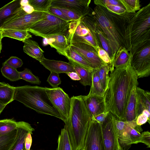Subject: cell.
<instances>
[{
	"instance_id": "52",
	"label": "cell",
	"mask_w": 150,
	"mask_h": 150,
	"mask_svg": "<svg viewBox=\"0 0 150 150\" xmlns=\"http://www.w3.org/2000/svg\"><path fill=\"white\" fill-rule=\"evenodd\" d=\"M72 80L74 81H79L80 80V77L76 72H70L66 74Z\"/></svg>"
},
{
	"instance_id": "15",
	"label": "cell",
	"mask_w": 150,
	"mask_h": 150,
	"mask_svg": "<svg viewBox=\"0 0 150 150\" xmlns=\"http://www.w3.org/2000/svg\"><path fill=\"white\" fill-rule=\"evenodd\" d=\"M91 0H52L51 6L67 9L73 11L81 17L90 11Z\"/></svg>"
},
{
	"instance_id": "11",
	"label": "cell",
	"mask_w": 150,
	"mask_h": 150,
	"mask_svg": "<svg viewBox=\"0 0 150 150\" xmlns=\"http://www.w3.org/2000/svg\"><path fill=\"white\" fill-rule=\"evenodd\" d=\"M92 10L91 9L88 14L82 17L81 21L96 37L102 47L108 53L111 60V64L115 58L112 50L107 37L92 14Z\"/></svg>"
},
{
	"instance_id": "53",
	"label": "cell",
	"mask_w": 150,
	"mask_h": 150,
	"mask_svg": "<svg viewBox=\"0 0 150 150\" xmlns=\"http://www.w3.org/2000/svg\"><path fill=\"white\" fill-rule=\"evenodd\" d=\"M150 112L149 111L145 109L142 112V113H144L147 117L149 120V121H150Z\"/></svg>"
},
{
	"instance_id": "5",
	"label": "cell",
	"mask_w": 150,
	"mask_h": 150,
	"mask_svg": "<svg viewBox=\"0 0 150 150\" xmlns=\"http://www.w3.org/2000/svg\"><path fill=\"white\" fill-rule=\"evenodd\" d=\"M126 34L130 50L134 45L150 40V3L134 13L129 23Z\"/></svg>"
},
{
	"instance_id": "20",
	"label": "cell",
	"mask_w": 150,
	"mask_h": 150,
	"mask_svg": "<svg viewBox=\"0 0 150 150\" xmlns=\"http://www.w3.org/2000/svg\"><path fill=\"white\" fill-rule=\"evenodd\" d=\"M114 119L117 130L119 144L125 150H128L132 144L127 132L126 122L119 120L114 116Z\"/></svg>"
},
{
	"instance_id": "34",
	"label": "cell",
	"mask_w": 150,
	"mask_h": 150,
	"mask_svg": "<svg viewBox=\"0 0 150 150\" xmlns=\"http://www.w3.org/2000/svg\"><path fill=\"white\" fill-rule=\"evenodd\" d=\"M16 129L6 134L0 135V150H9L14 143Z\"/></svg>"
},
{
	"instance_id": "14",
	"label": "cell",
	"mask_w": 150,
	"mask_h": 150,
	"mask_svg": "<svg viewBox=\"0 0 150 150\" xmlns=\"http://www.w3.org/2000/svg\"><path fill=\"white\" fill-rule=\"evenodd\" d=\"M69 46L90 64L93 69H98L103 63L99 57L96 50L91 45L77 42L71 43Z\"/></svg>"
},
{
	"instance_id": "48",
	"label": "cell",
	"mask_w": 150,
	"mask_h": 150,
	"mask_svg": "<svg viewBox=\"0 0 150 150\" xmlns=\"http://www.w3.org/2000/svg\"><path fill=\"white\" fill-rule=\"evenodd\" d=\"M141 143L145 144L147 148L150 147V133L148 131L142 132L141 133Z\"/></svg>"
},
{
	"instance_id": "46",
	"label": "cell",
	"mask_w": 150,
	"mask_h": 150,
	"mask_svg": "<svg viewBox=\"0 0 150 150\" xmlns=\"http://www.w3.org/2000/svg\"><path fill=\"white\" fill-rule=\"evenodd\" d=\"M48 11L60 18L67 22H71L59 9L52 6L49 8Z\"/></svg>"
},
{
	"instance_id": "8",
	"label": "cell",
	"mask_w": 150,
	"mask_h": 150,
	"mask_svg": "<svg viewBox=\"0 0 150 150\" xmlns=\"http://www.w3.org/2000/svg\"><path fill=\"white\" fill-rule=\"evenodd\" d=\"M46 12L35 11L28 14L21 8L15 16L4 22L0 27V29L27 31L31 26L45 17Z\"/></svg>"
},
{
	"instance_id": "37",
	"label": "cell",
	"mask_w": 150,
	"mask_h": 150,
	"mask_svg": "<svg viewBox=\"0 0 150 150\" xmlns=\"http://www.w3.org/2000/svg\"><path fill=\"white\" fill-rule=\"evenodd\" d=\"M52 0H29V4L35 11L46 12L51 6Z\"/></svg>"
},
{
	"instance_id": "51",
	"label": "cell",
	"mask_w": 150,
	"mask_h": 150,
	"mask_svg": "<svg viewBox=\"0 0 150 150\" xmlns=\"http://www.w3.org/2000/svg\"><path fill=\"white\" fill-rule=\"evenodd\" d=\"M109 112L108 111H105L94 117L92 118L91 119L96 121L101 124L104 120Z\"/></svg>"
},
{
	"instance_id": "27",
	"label": "cell",
	"mask_w": 150,
	"mask_h": 150,
	"mask_svg": "<svg viewBox=\"0 0 150 150\" xmlns=\"http://www.w3.org/2000/svg\"><path fill=\"white\" fill-rule=\"evenodd\" d=\"M136 120L126 122V126L132 144L141 143L142 129L141 126L137 125Z\"/></svg>"
},
{
	"instance_id": "18",
	"label": "cell",
	"mask_w": 150,
	"mask_h": 150,
	"mask_svg": "<svg viewBox=\"0 0 150 150\" xmlns=\"http://www.w3.org/2000/svg\"><path fill=\"white\" fill-rule=\"evenodd\" d=\"M17 133L14 143L9 150H25V138L27 134H33L34 129L28 123L24 121L17 122Z\"/></svg>"
},
{
	"instance_id": "45",
	"label": "cell",
	"mask_w": 150,
	"mask_h": 150,
	"mask_svg": "<svg viewBox=\"0 0 150 150\" xmlns=\"http://www.w3.org/2000/svg\"><path fill=\"white\" fill-rule=\"evenodd\" d=\"M94 3L96 5L102 7L105 5H114L124 7L119 0H95Z\"/></svg>"
},
{
	"instance_id": "35",
	"label": "cell",
	"mask_w": 150,
	"mask_h": 150,
	"mask_svg": "<svg viewBox=\"0 0 150 150\" xmlns=\"http://www.w3.org/2000/svg\"><path fill=\"white\" fill-rule=\"evenodd\" d=\"M1 72L4 76L11 81H16L21 79L19 71L6 64L3 63Z\"/></svg>"
},
{
	"instance_id": "16",
	"label": "cell",
	"mask_w": 150,
	"mask_h": 150,
	"mask_svg": "<svg viewBox=\"0 0 150 150\" xmlns=\"http://www.w3.org/2000/svg\"><path fill=\"white\" fill-rule=\"evenodd\" d=\"M83 98L91 118L106 111L104 96L88 95L83 96Z\"/></svg>"
},
{
	"instance_id": "24",
	"label": "cell",
	"mask_w": 150,
	"mask_h": 150,
	"mask_svg": "<svg viewBox=\"0 0 150 150\" xmlns=\"http://www.w3.org/2000/svg\"><path fill=\"white\" fill-rule=\"evenodd\" d=\"M131 58V55L125 47H120L117 50L112 63L109 65V71H113L115 68L127 64Z\"/></svg>"
},
{
	"instance_id": "36",
	"label": "cell",
	"mask_w": 150,
	"mask_h": 150,
	"mask_svg": "<svg viewBox=\"0 0 150 150\" xmlns=\"http://www.w3.org/2000/svg\"><path fill=\"white\" fill-rule=\"evenodd\" d=\"M17 122L13 119L0 120V135L9 133L16 129Z\"/></svg>"
},
{
	"instance_id": "28",
	"label": "cell",
	"mask_w": 150,
	"mask_h": 150,
	"mask_svg": "<svg viewBox=\"0 0 150 150\" xmlns=\"http://www.w3.org/2000/svg\"><path fill=\"white\" fill-rule=\"evenodd\" d=\"M1 30L2 38L8 37L23 42L32 37V35L27 30L13 29Z\"/></svg>"
},
{
	"instance_id": "42",
	"label": "cell",
	"mask_w": 150,
	"mask_h": 150,
	"mask_svg": "<svg viewBox=\"0 0 150 150\" xmlns=\"http://www.w3.org/2000/svg\"><path fill=\"white\" fill-rule=\"evenodd\" d=\"M96 51L99 57L103 62L109 65L111 61L108 53L103 48L99 47L97 48Z\"/></svg>"
},
{
	"instance_id": "44",
	"label": "cell",
	"mask_w": 150,
	"mask_h": 150,
	"mask_svg": "<svg viewBox=\"0 0 150 150\" xmlns=\"http://www.w3.org/2000/svg\"><path fill=\"white\" fill-rule=\"evenodd\" d=\"M103 7L106 8L110 12L118 15H121L127 13L123 7L119 6L105 5Z\"/></svg>"
},
{
	"instance_id": "40",
	"label": "cell",
	"mask_w": 150,
	"mask_h": 150,
	"mask_svg": "<svg viewBox=\"0 0 150 150\" xmlns=\"http://www.w3.org/2000/svg\"><path fill=\"white\" fill-rule=\"evenodd\" d=\"M47 81L53 88H57L61 84V81L59 77V74L51 71Z\"/></svg>"
},
{
	"instance_id": "30",
	"label": "cell",
	"mask_w": 150,
	"mask_h": 150,
	"mask_svg": "<svg viewBox=\"0 0 150 150\" xmlns=\"http://www.w3.org/2000/svg\"><path fill=\"white\" fill-rule=\"evenodd\" d=\"M92 83L88 95L104 96L105 92L101 83L97 69H93L92 70Z\"/></svg>"
},
{
	"instance_id": "6",
	"label": "cell",
	"mask_w": 150,
	"mask_h": 150,
	"mask_svg": "<svg viewBox=\"0 0 150 150\" xmlns=\"http://www.w3.org/2000/svg\"><path fill=\"white\" fill-rule=\"evenodd\" d=\"M70 22L46 11L45 17L31 26L27 31L35 36L45 38L50 36L66 33L69 28Z\"/></svg>"
},
{
	"instance_id": "17",
	"label": "cell",
	"mask_w": 150,
	"mask_h": 150,
	"mask_svg": "<svg viewBox=\"0 0 150 150\" xmlns=\"http://www.w3.org/2000/svg\"><path fill=\"white\" fill-rule=\"evenodd\" d=\"M44 39L46 45H50L52 47L56 49L60 54L64 56L65 50L70 45L71 35L69 29L64 34L50 36Z\"/></svg>"
},
{
	"instance_id": "4",
	"label": "cell",
	"mask_w": 150,
	"mask_h": 150,
	"mask_svg": "<svg viewBox=\"0 0 150 150\" xmlns=\"http://www.w3.org/2000/svg\"><path fill=\"white\" fill-rule=\"evenodd\" d=\"M46 88L29 85L15 87L13 100L38 113L53 116L63 121L60 114L49 98Z\"/></svg>"
},
{
	"instance_id": "57",
	"label": "cell",
	"mask_w": 150,
	"mask_h": 150,
	"mask_svg": "<svg viewBox=\"0 0 150 150\" xmlns=\"http://www.w3.org/2000/svg\"><path fill=\"white\" fill-rule=\"evenodd\" d=\"M7 83H6L4 82H0V86H3L6 85Z\"/></svg>"
},
{
	"instance_id": "23",
	"label": "cell",
	"mask_w": 150,
	"mask_h": 150,
	"mask_svg": "<svg viewBox=\"0 0 150 150\" xmlns=\"http://www.w3.org/2000/svg\"><path fill=\"white\" fill-rule=\"evenodd\" d=\"M23 42L24 43L23 50L27 54L39 62L44 57V51L36 42L28 39Z\"/></svg>"
},
{
	"instance_id": "29",
	"label": "cell",
	"mask_w": 150,
	"mask_h": 150,
	"mask_svg": "<svg viewBox=\"0 0 150 150\" xmlns=\"http://www.w3.org/2000/svg\"><path fill=\"white\" fill-rule=\"evenodd\" d=\"M64 56L68 59L72 60L90 71L93 69L90 64L81 55L72 49L69 45L65 50Z\"/></svg>"
},
{
	"instance_id": "19",
	"label": "cell",
	"mask_w": 150,
	"mask_h": 150,
	"mask_svg": "<svg viewBox=\"0 0 150 150\" xmlns=\"http://www.w3.org/2000/svg\"><path fill=\"white\" fill-rule=\"evenodd\" d=\"M45 68L50 72L58 74L76 72L73 66L69 63L61 61L51 60L44 57L39 62Z\"/></svg>"
},
{
	"instance_id": "32",
	"label": "cell",
	"mask_w": 150,
	"mask_h": 150,
	"mask_svg": "<svg viewBox=\"0 0 150 150\" xmlns=\"http://www.w3.org/2000/svg\"><path fill=\"white\" fill-rule=\"evenodd\" d=\"M97 69L101 83L105 92L108 88L109 79V65L103 63L101 66Z\"/></svg>"
},
{
	"instance_id": "22",
	"label": "cell",
	"mask_w": 150,
	"mask_h": 150,
	"mask_svg": "<svg viewBox=\"0 0 150 150\" xmlns=\"http://www.w3.org/2000/svg\"><path fill=\"white\" fill-rule=\"evenodd\" d=\"M145 109L150 112V92L137 86L136 114L137 118Z\"/></svg>"
},
{
	"instance_id": "2",
	"label": "cell",
	"mask_w": 150,
	"mask_h": 150,
	"mask_svg": "<svg viewBox=\"0 0 150 150\" xmlns=\"http://www.w3.org/2000/svg\"><path fill=\"white\" fill-rule=\"evenodd\" d=\"M92 12L107 37L114 56L121 46L129 51L126 38V30L129 21L135 13L127 12L118 15L99 5H96L94 10H92Z\"/></svg>"
},
{
	"instance_id": "13",
	"label": "cell",
	"mask_w": 150,
	"mask_h": 150,
	"mask_svg": "<svg viewBox=\"0 0 150 150\" xmlns=\"http://www.w3.org/2000/svg\"><path fill=\"white\" fill-rule=\"evenodd\" d=\"M81 150H103L101 124L91 119Z\"/></svg>"
},
{
	"instance_id": "21",
	"label": "cell",
	"mask_w": 150,
	"mask_h": 150,
	"mask_svg": "<svg viewBox=\"0 0 150 150\" xmlns=\"http://www.w3.org/2000/svg\"><path fill=\"white\" fill-rule=\"evenodd\" d=\"M20 1L13 0L0 8V27L21 9Z\"/></svg>"
},
{
	"instance_id": "41",
	"label": "cell",
	"mask_w": 150,
	"mask_h": 150,
	"mask_svg": "<svg viewBox=\"0 0 150 150\" xmlns=\"http://www.w3.org/2000/svg\"><path fill=\"white\" fill-rule=\"evenodd\" d=\"M3 63L16 69L21 67L23 64L22 60L21 59L13 56H11Z\"/></svg>"
},
{
	"instance_id": "43",
	"label": "cell",
	"mask_w": 150,
	"mask_h": 150,
	"mask_svg": "<svg viewBox=\"0 0 150 150\" xmlns=\"http://www.w3.org/2000/svg\"><path fill=\"white\" fill-rule=\"evenodd\" d=\"M56 8L62 11L71 21H78L81 18L75 12L69 9L61 8Z\"/></svg>"
},
{
	"instance_id": "54",
	"label": "cell",
	"mask_w": 150,
	"mask_h": 150,
	"mask_svg": "<svg viewBox=\"0 0 150 150\" xmlns=\"http://www.w3.org/2000/svg\"><path fill=\"white\" fill-rule=\"evenodd\" d=\"M1 33V30L0 29V53H1V51L2 47L1 40L2 38V37Z\"/></svg>"
},
{
	"instance_id": "1",
	"label": "cell",
	"mask_w": 150,
	"mask_h": 150,
	"mask_svg": "<svg viewBox=\"0 0 150 150\" xmlns=\"http://www.w3.org/2000/svg\"><path fill=\"white\" fill-rule=\"evenodd\" d=\"M131 60V58L127 64L115 68L110 72L104 96L106 111L122 121L132 92L138 84V78Z\"/></svg>"
},
{
	"instance_id": "39",
	"label": "cell",
	"mask_w": 150,
	"mask_h": 150,
	"mask_svg": "<svg viewBox=\"0 0 150 150\" xmlns=\"http://www.w3.org/2000/svg\"><path fill=\"white\" fill-rule=\"evenodd\" d=\"M19 73L21 79H23L33 84L40 85L41 83L39 78L34 75L28 68H25L23 71H19Z\"/></svg>"
},
{
	"instance_id": "50",
	"label": "cell",
	"mask_w": 150,
	"mask_h": 150,
	"mask_svg": "<svg viewBox=\"0 0 150 150\" xmlns=\"http://www.w3.org/2000/svg\"><path fill=\"white\" fill-rule=\"evenodd\" d=\"M31 133H28L25 138V150H30V148L32 143Z\"/></svg>"
},
{
	"instance_id": "49",
	"label": "cell",
	"mask_w": 150,
	"mask_h": 150,
	"mask_svg": "<svg viewBox=\"0 0 150 150\" xmlns=\"http://www.w3.org/2000/svg\"><path fill=\"white\" fill-rule=\"evenodd\" d=\"M146 122L150 124V121L149 120L147 117L142 113L138 116L136 120L137 125L139 126H141Z\"/></svg>"
},
{
	"instance_id": "7",
	"label": "cell",
	"mask_w": 150,
	"mask_h": 150,
	"mask_svg": "<svg viewBox=\"0 0 150 150\" xmlns=\"http://www.w3.org/2000/svg\"><path fill=\"white\" fill-rule=\"evenodd\" d=\"M129 53L131 64L138 79L147 77L150 74V40L132 46Z\"/></svg>"
},
{
	"instance_id": "9",
	"label": "cell",
	"mask_w": 150,
	"mask_h": 150,
	"mask_svg": "<svg viewBox=\"0 0 150 150\" xmlns=\"http://www.w3.org/2000/svg\"><path fill=\"white\" fill-rule=\"evenodd\" d=\"M81 19L70 23L69 30L71 35L70 43H86L93 46L96 50L98 47H101L97 38L83 25Z\"/></svg>"
},
{
	"instance_id": "55",
	"label": "cell",
	"mask_w": 150,
	"mask_h": 150,
	"mask_svg": "<svg viewBox=\"0 0 150 150\" xmlns=\"http://www.w3.org/2000/svg\"><path fill=\"white\" fill-rule=\"evenodd\" d=\"M6 105L0 103V114Z\"/></svg>"
},
{
	"instance_id": "10",
	"label": "cell",
	"mask_w": 150,
	"mask_h": 150,
	"mask_svg": "<svg viewBox=\"0 0 150 150\" xmlns=\"http://www.w3.org/2000/svg\"><path fill=\"white\" fill-rule=\"evenodd\" d=\"M45 92L51 102L58 110L64 122L68 117L71 106V100L68 95L60 87H46Z\"/></svg>"
},
{
	"instance_id": "3",
	"label": "cell",
	"mask_w": 150,
	"mask_h": 150,
	"mask_svg": "<svg viewBox=\"0 0 150 150\" xmlns=\"http://www.w3.org/2000/svg\"><path fill=\"white\" fill-rule=\"evenodd\" d=\"M71 106L69 115L64 122L72 150H81L91 117L87 110L83 96L71 98Z\"/></svg>"
},
{
	"instance_id": "33",
	"label": "cell",
	"mask_w": 150,
	"mask_h": 150,
	"mask_svg": "<svg viewBox=\"0 0 150 150\" xmlns=\"http://www.w3.org/2000/svg\"><path fill=\"white\" fill-rule=\"evenodd\" d=\"M57 150H72L65 127L62 129L58 139Z\"/></svg>"
},
{
	"instance_id": "38",
	"label": "cell",
	"mask_w": 150,
	"mask_h": 150,
	"mask_svg": "<svg viewBox=\"0 0 150 150\" xmlns=\"http://www.w3.org/2000/svg\"><path fill=\"white\" fill-rule=\"evenodd\" d=\"M128 13H134L140 9L139 0H119Z\"/></svg>"
},
{
	"instance_id": "12",
	"label": "cell",
	"mask_w": 150,
	"mask_h": 150,
	"mask_svg": "<svg viewBox=\"0 0 150 150\" xmlns=\"http://www.w3.org/2000/svg\"><path fill=\"white\" fill-rule=\"evenodd\" d=\"M103 150H117V131L113 115L109 112L101 124Z\"/></svg>"
},
{
	"instance_id": "56",
	"label": "cell",
	"mask_w": 150,
	"mask_h": 150,
	"mask_svg": "<svg viewBox=\"0 0 150 150\" xmlns=\"http://www.w3.org/2000/svg\"><path fill=\"white\" fill-rule=\"evenodd\" d=\"M117 150H125L123 148L121 147L119 144L118 142L117 144Z\"/></svg>"
},
{
	"instance_id": "25",
	"label": "cell",
	"mask_w": 150,
	"mask_h": 150,
	"mask_svg": "<svg viewBox=\"0 0 150 150\" xmlns=\"http://www.w3.org/2000/svg\"><path fill=\"white\" fill-rule=\"evenodd\" d=\"M69 63L72 64L76 72L80 77L79 82L84 86H91L92 83V71L72 60L68 59Z\"/></svg>"
},
{
	"instance_id": "47",
	"label": "cell",
	"mask_w": 150,
	"mask_h": 150,
	"mask_svg": "<svg viewBox=\"0 0 150 150\" xmlns=\"http://www.w3.org/2000/svg\"><path fill=\"white\" fill-rule=\"evenodd\" d=\"M20 4L21 8L27 13H31L35 11L33 7L29 4V0H21Z\"/></svg>"
},
{
	"instance_id": "26",
	"label": "cell",
	"mask_w": 150,
	"mask_h": 150,
	"mask_svg": "<svg viewBox=\"0 0 150 150\" xmlns=\"http://www.w3.org/2000/svg\"><path fill=\"white\" fill-rule=\"evenodd\" d=\"M132 90L127 106L123 121L129 122L136 120V88Z\"/></svg>"
},
{
	"instance_id": "31",
	"label": "cell",
	"mask_w": 150,
	"mask_h": 150,
	"mask_svg": "<svg viewBox=\"0 0 150 150\" xmlns=\"http://www.w3.org/2000/svg\"><path fill=\"white\" fill-rule=\"evenodd\" d=\"M15 91V87L8 83L0 86V103L7 105L12 102Z\"/></svg>"
}]
</instances>
